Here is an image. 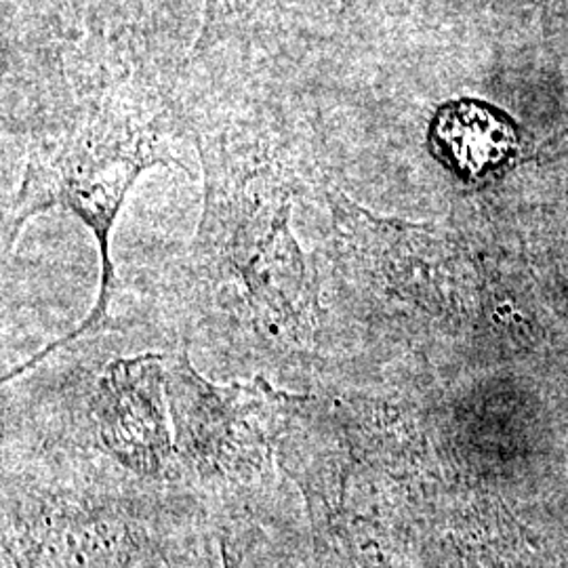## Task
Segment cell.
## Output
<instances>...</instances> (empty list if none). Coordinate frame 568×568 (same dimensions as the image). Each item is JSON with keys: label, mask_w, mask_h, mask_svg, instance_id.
<instances>
[{"label": "cell", "mask_w": 568, "mask_h": 568, "mask_svg": "<svg viewBox=\"0 0 568 568\" xmlns=\"http://www.w3.org/2000/svg\"><path fill=\"white\" fill-rule=\"evenodd\" d=\"M87 432L112 474L156 490L182 487L163 354L105 365L89 396Z\"/></svg>", "instance_id": "5"}, {"label": "cell", "mask_w": 568, "mask_h": 568, "mask_svg": "<svg viewBox=\"0 0 568 568\" xmlns=\"http://www.w3.org/2000/svg\"><path fill=\"white\" fill-rule=\"evenodd\" d=\"M196 145L203 211L178 278L187 333L251 365H314L326 312L293 227L297 171L241 129L203 131Z\"/></svg>", "instance_id": "1"}, {"label": "cell", "mask_w": 568, "mask_h": 568, "mask_svg": "<svg viewBox=\"0 0 568 568\" xmlns=\"http://www.w3.org/2000/svg\"><path fill=\"white\" fill-rule=\"evenodd\" d=\"M434 154L466 180L483 178L514 152L518 138L506 114L476 100H455L429 124Z\"/></svg>", "instance_id": "6"}, {"label": "cell", "mask_w": 568, "mask_h": 568, "mask_svg": "<svg viewBox=\"0 0 568 568\" xmlns=\"http://www.w3.org/2000/svg\"><path fill=\"white\" fill-rule=\"evenodd\" d=\"M262 0H203V20L192 44L194 55H204L217 44L243 34Z\"/></svg>", "instance_id": "7"}, {"label": "cell", "mask_w": 568, "mask_h": 568, "mask_svg": "<svg viewBox=\"0 0 568 568\" xmlns=\"http://www.w3.org/2000/svg\"><path fill=\"white\" fill-rule=\"evenodd\" d=\"M164 508V490L114 474H4L2 549L13 568H133L161 546Z\"/></svg>", "instance_id": "4"}, {"label": "cell", "mask_w": 568, "mask_h": 568, "mask_svg": "<svg viewBox=\"0 0 568 568\" xmlns=\"http://www.w3.org/2000/svg\"><path fill=\"white\" fill-rule=\"evenodd\" d=\"M163 361L182 487L194 493V504L217 528L222 560L241 565L274 497L295 394L262 375L209 382L185 345L163 352Z\"/></svg>", "instance_id": "3"}, {"label": "cell", "mask_w": 568, "mask_h": 568, "mask_svg": "<svg viewBox=\"0 0 568 568\" xmlns=\"http://www.w3.org/2000/svg\"><path fill=\"white\" fill-rule=\"evenodd\" d=\"M156 166L185 169L173 154L159 122L124 102H102L77 121L65 122L30 145L20 187L4 217L2 253L9 255L30 220L51 209L70 211L91 232L100 251V293L91 312L61 339L2 377L16 382L42 361L112 326L119 288L112 236L135 183Z\"/></svg>", "instance_id": "2"}]
</instances>
